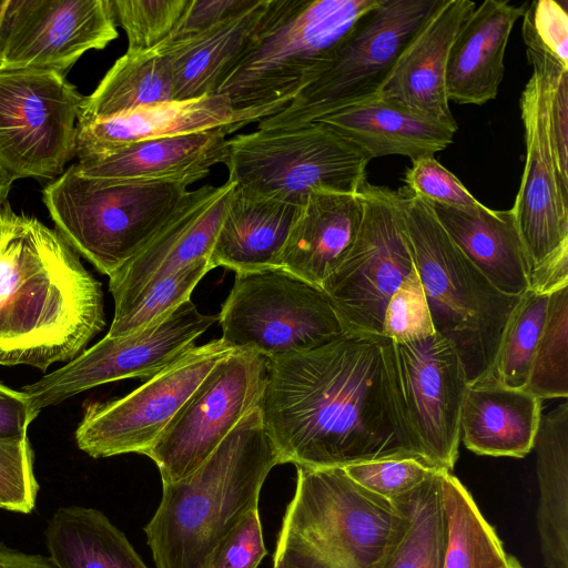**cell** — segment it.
Here are the masks:
<instances>
[{
	"label": "cell",
	"instance_id": "obj_21",
	"mask_svg": "<svg viewBox=\"0 0 568 568\" xmlns=\"http://www.w3.org/2000/svg\"><path fill=\"white\" fill-rule=\"evenodd\" d=\"M246 125L221 94L172 100L110 119L78 121L74 155L81 160L111 154L133 143L181 134Z\"/></svg>",
	"mask_w": 568,
	"mask_h": 568
},
{
	"label": "cell",
	"instance_id": "obj_38",
	"mask_svg": "<svg viewBox=\"0 0 568 568\" xmlns=\"http://www.w3.org/2000/svg\"><path fill=\"white\" fill-rule=\"evenodd\" d=\"M128 37L130 53L155 51L174 30L189 0L112 1Z\"/></svg>",
	"mask_w": 568,
	"mask_h": 568
},
{
	"label": "cell",
	"instance_id": "obj_7",
	"mask_svg": "<svg viewBox=\"0 0 568 568\" xmlns=\"http://www.w3.org/2000/svg\"><path fill=\"white\" fill-rule=\"evenodd\" d=\"M190 184L89 178L72 164L43 190V201L62 239L110 276L163 226Z\"/></svg>",
	"mask_w": 568,
	"mask_h": 568
},
{
	"label": "cell",
	"instance_id": "obj_22",
	"mask_svg": "<svg viewBox=\"0 0 568 568\" xmlns=\"http://www.w3.org/2000/svg\"><path fill=\"white\" fill-rule=\"evenodd\" d=\"M362 219L358 192L312 191L297 209L278 268L321 288L352 247Z\"/></svg>",
	"mask_w": 568,
	"mask_h": 568
},
{
	"label": "cell",
	"instance_id": "obj_25",
	"mask_svg": "<svg viewBox=\"0 0 568 568\" xmlns=\"http://www.w3.org/2000/svg\"><path fill=\"white\" fill-rule=\"evenodd\" d=\"M322 122L359 148L371 160L404 155L413 161L445 150L455 131L379 97L343 108Z\"/></svg>",
	"mask_w": 568,
	"mask_h": 568
},
{
	"label": "cell",
	"instance_id": "obj_23",
	"mask_svg": "<svg viewBox=\"0 0 568 568\" xmlns=\"http://www.w3.org/2000/svg\"><path fill=\"white\" fill-rule=\"evenodd\" d=\"M527 6L507 0L476 6L449 49L445 75L448 101L481 105L497 97L508 39Z\"/></svg>",
	"mask_w": 568,
	"mask_h": 568
},
{
	"label": "cell",
	"instance_id": "obj_48",
	"mask_svg": "<svg viewBox=\"0 0 568 568\" xmlns=\"http://www.w3.org/2000/svg\"><path fill=\"white\" fill-rule=\"evenodd\" d=\"M14 179L0 164V205L7 202Z\"/></svg>",
	"mask_w": 568,
	"mask_h": 568
},
{
	"label": "cell",
	"instance_id": "obj_13",
	"mask_svg": "<svg viewBox=\"0 0 568 568\" xmlns=\"http://www.w3.org/2000/svg\"><path fill=\"white\" fill-rule=\"evenodd\" d=\"M84 97L54 71L0 69V164L16 180L60 176Z\"/></svg>",
	"mask_w": 568,
	"mask_h": 568
},
{
	"label": "cell",
	"instance_id": "obj_10",
	"mask_svg": "<svg viewBox=\"0 0 568 568\" xmlns=\"http://www.w3.org/2000/svg\"><path fill=\"white\" fill-rule=\"evenodd\" d=\"M219 322L224 342L267 359L318 348L345 333L323 290L281 268L237 273Z\"/></svg>",
	"mask_w": 568,
	"mask_h": 568
},
{
	"label": "cell",
	"instance_id": "obj_14",
	"mask_svg": "<svg viewBox=\"0 0 568 568\" xmlns=\"http://www.w3.org/2000/svg\"><path fill=\"white\" fill-rule=\"evenodd\" d=\"M267 383V358L236 349L210 371L145 456L162 484L193 473L253 409Z\"/></svg>",
	"mask_w": 568,
	"mask_h": 568
},
{
	"label": "cell",
	"instance_id": "obj_2",
	"mask_svg": "<svg viewBox=\"0 0 568 568\" xmlns=\"http://www.w3.org/2000/svg\"><path fill=\"white\" fill-rule=\"evenodd\" d=\"M105 326L102 285L57 232L0 212V365L70 362Z\"/></svg>",
	"mask_w": 568,
	"mask_h": 568
},
{
	"label": "cell",
	"instance_id": "obj_16",
	"mask_svg": "<svg viewBox=\"0 0 568 568\" xmlns=\"http://www.w3.org/2000/svg\"><path fill=\"white\" fill-rule=\"evenodd\" d=\"M216 317L201 313L190 300L146 328L121 337L104 336L72 361L26 385L34 410L57 405L95 386L150 378L193 348Z\"/></svg>",
	"mask_w": 568,
	"mask_h": 568
},
{
	"label": "cell",
	"instance_id": "obj_50",
	"mask_svg": "<svg viewBox=\"0 0 568 568\" xmlns=\"http://www.w3.org/2000/svg\"><path fill=\"white\" fill-rule=\"evenodd\" d=\"M2 3H3V0H0V9H1V7H2Z\"/></svg>",
	"mask_w": 568,
	"mask_h": 568
},
{
	"label": "cell",
	"instance_id": "obj_35",
	"mask_svg": "<svg viewBox=\"0 0 568 568\" xmlns=\"http://www.w3.org/2000/svg\"><path fill=\"white\" fill-rule=\"evenodd\" d=\"M549 294L525 291L504 327L490 367L474 383L524 389L541 336Z\"/></svg>",
	"mask_w": 568,
	"mask_h": 568
},
{
	"label": "cell",
	"instance_id": "obj_3",
	"mask_svg": "<svg viewBox=\"0 0 568 568\" xmlns=\"http://www.w3.org/2000/svg\"><path fill=\"white\" fill-rule=\"evenodd\" d=\"M260 408L247 414L190 475L162 484L158 509L144 527L156 568H210L221 545L280 465Z\"/></svg>",
	"mask_w": 568,
	"mask_h": 568
},
{
	"label": "cell",
	"instance_id": "obj_39",
	"mask_svg": "<svg viewBox=\"0 0 568 568\" xmlns=\"http://www.w3.org/2000/svg\"><path fill=\"white\" fill-rule=\"evenodd\" d=\"M438 469L419 458H392L344 467L359 486L389 500L408 494Z\"/></svg>",
	"mask_w": 568,
	"mask_h": 568
},
{
	"label": "cell",
	"instance_id": "obj_9",
	"mask_svg": "<svg viewBox=\"0 0 568 568\" xmlns=\"http://www.w3.org/2000/svg\"><path fill=\"white\" fill-rule=\"evenodd\" d=\"M439 0H379L356 23L329 67L257 129H292L378 97L405 45Z\"/></svg>",
	"mask_w": 568,
	"mask_h": 568
},
{
	"label": "cell",
	"instance_id": "obj_47",
	"mask_svg": "<svg viewBox=\"0 0 568 568\" xmlns=\"http://www.w3.org/2000/svg\"><path fill=\"white\" fill-rule=\"evenodd\" d=\"M0 568H55L49 557L24 554L0 542Z\"/></svg>",
	"mask_w": 568,
	"mask_h": 568
},
{
	"label": "cell",
	"instance_id": "obj_8",
	"mask_svg": "<svg viewBox=\"0 0 568 568\" xmlns=\"http://www.w3.org/2000/svg\"><path fill=\"white\" fill-rule=\"evenodd\" d=\"M371 158L322 122L257 129L229 140V181L258 196L301 206L315 190L357 193Z\"/></svg>",
	"mask_w": 568,
	"mask_h": 568
},
{
	"label": "cell",
	"instance_id": "obj_43",
	"mask_svg": "<svg viewBox=\"0 0 568 568\" xmlns=\"http://www.w3.org/2000/svg\"><path fill=\"white\" fill-rule=\"evenodd\" d=\"M523 39L527 48L542 50L568 65V13L555 0L528 3L524 13Z\"/></svg>",
	"mask_w": 568,
	"mask_h": 568
},
{
	"label": "cell",
	"instance_id": "obj_45",
	"mask_svg": "<svg viewBox=\"0 0 568 568\" xmlns=\"http://www.w3.org/2000/svg\"><path fill=\"white\" fill-rule=\"evenodd\" d=\"M256 0H189L174 30L155 51L185 41L252 7Z\"/></svg>",
	"mask_w": 568,
	"mask_h": 568
},
{
	"label": "cell",
	"instance_id": "obj_37",
	"mask_svg": "<svg viewBox=\"0 0 568 568\" xmlns=\"http://www.w3.org/2000/svg\"><path fill=\"white\" fill-rule=\"evenodd\" d=\"M211 270L210 260H204L156 282L128 307L114 312L106 336H125L159 322L190 301L195 286Z\"/></svg>",
	"mask_w": 568,
	"mask_h": 568
},
{
	"label": "cell",
	"instance_id": "obj_32",
	"mask_svg": "<svg viewBox=\"0 0 568 568\" xmlns=\"http://www.w3.org/2000/svg\"><path fill=\"white\" fill-rule=\"evenodd\" d=\"M445 471L436 470L415 489L394 499L404 524L381 568H443L449 539L443 495Z\"/></svg>",
	"mask_w": 568,
	"mask_h": 568
},
{
	"label": "cell",
	"instance_id": "obj_36",
	"mask_svg": "<svg viewBox=\"0 0 568 568\" xmlns=\"http://www.w3.org/2000/svg\"><path fill=\"white\" fill-rule=\"evenodd\" d=\"M524 390L540 399L568 396V285L549 293L545 326Z\"/></svg>",
	"mask_w": 568,
	"mask_h": 568
},
{
	"label": "cell",
	"instance_id": "obj_34",
	"mask_svg": "<svg viewBox=\"0 0 568 568\" xmlns=\"http://www.w3.org/2000/svg\"><path fill=\"white\" fill-rule=\"evenodd\" d=\"M449 539L443 568H508L509 555L470 493L452 473L443 475Z\"/></svg>",
	"mask_w": 568,
	"mask_h": 568
},
{
	"label": "cell",
	"instance_id": "obj_31",
	"mask_svg": "<svg viewBox=\"0 0 568 568\" xmlns=\"http://www.w3.org/2000/svg\"><path fill=\"white\" fill-rule=\"evenodd\" d=\"M44 538L55 568H149L125 535L95 508L59 507Z\"/></svg>",
	"mask_w": 568,
	"mask_h": 568
},
{
	"label": "cell",
	"instance_id": "obj_46",
	"mask_svg": "<svg viewBox=\"0 0 568 568\" xmlns=\"http://www.w3.org/2000/svg\"><path fill=\"white\" fill-rule=\"evenodd\" d=\"M38 414L26 393L0 383V439L28 437V427Z\"/></svg>",
	"mask_w": 568,
	"mask_h": 568
},
{
	"label": "cell",
	"instance_id": "obj_24",
	"mask_svg": "<svg viewBox=\"0 0 568 568\" xmlns=\"http://www.w3.org/2000/svg\"><path fill=\"white\" fill-rule=\"evenodd\" d=\"M221 128L161 139L144 140L111 154L81 159L75 170L89 178L122 181H187L204 179L212 166L229 155L226 135Z\"/></svg>",
	"mask_w": 568,
	"mask_h": 568
},
{
	"label": "cell",
	"instance_id": "obj_28",
	"mask_svg": "<svg viewBox=\"0 0 568 568\" xmlns=\"http://www.w3.org/2000/svg\"><path fill=\"white\" fill-rule=\"evenodd\" d=\"M541 399L524 389L468 384L460 409L465 446L478 454L523 458L532 448Z\"/></svg>",
	"mask_w": 568,
	"mask_h": 568
},
{
	"label": "cell",
	"instance_id": "obj_1",
	"mask_svg": "<svg viewBox=\"0 0 568 568\" xmlns=\"http://www.w3.org/2000/svg\"><path fill=\"white\" fill-rule=\"evenodd\" d=\"M258 408L282 464L428 463L406 416L394 341L383 335L344 333L318 348L268 358Z\"/></svg>",
	"mask_w": 568,
	"mask_h": 568
},
{
	"label": "cell",
	"instance_id": "obj_33",
	"mask_svg": "<svg viewBox=\"0 0 568 568\" xmlns=\"http://www.w3.org/2000/svg\"><path fill=\"white\" fill-rule=\"evenodd\" d=\"M172 100L173 79L168 57L156 51L126 52L84 98L78 121L110 119Z\"/></svg>",
	"mask_w": 568,
	"mask_h": 568
},
{
	"label": "cell",
	"instance_id": "obj_40",
	"mask_svg": "<svg viewBox=\"0 0 568 568\" xmlns=\"http://www.w3.org/2000/svg\"><path fill=\"white\" fill-rule=\"evenodd\" d=\"M38 490L29 438L0 439V508L29 514Z\"/></svg>",
	"mask_w": 568,
	"mask_h": 568
},
{
	"label": "cell",
	"instance_id": "obj_49",
	"mask_svg": "<svg viewBox=\"0 0 568 568\" xmlns=\"http://www.w3.org/2000/svg\"><path fill=\"white\" fill-rule=\"evenodd\" d=\"M508 568H524V567L521 566V564L518 561L517 558H515L514 556L509 555Z\"/></svg>",
	"mask_w": 568,
	"mask_h": 568
},
{
	"label": "cell",
	"instance_id": "obj_18",
	"mask_svg": "<svg viewBox=\"0 0 568 568\" xmlns=\"http://www.w3.org/2000/svg\"><path fill=\"white\" fill-rule=\"evenodd\" d=\"M402 399L425 459L452 471L460 442V409L468 385L454 346L436 332L395 343Z\"/></svg>",
	"mask_w": 568,
	"mask_h": 568
},
{
	"label": "cell",
	"instance_id": "obj_44",
	"mask_svg": "<svg viewBox=\"0 0 568 568\" xmlns=\"http://www.w3.org/2000/svg\"><path fill=\"white\" fill-rule=\"evenodd\" d=\"M266 552L258 508H254L221 545L210 568H257Z\"/></svg>",
	"mask_w": 568,
	"mask_h": 568
},
{
	"label": "cell",
	"instance_id": "obj_20",
	"mask_svg": "<svg viewBox=\"0 0 568 568\" xmlns=\"http://www.w3.org/2000/svg\"><path fill=\"white\" fill-rule=\"evenodd\" d=\"M476 6L470 0H439L403 49L378 97L456 132L446 93V64L457 33Z\"/></svg>",
	"mask_w": 568,
	"mask_h": 568
},
{
	"label": "cell",
	"instance_id": "obj_17",
	"mask_svg": "<svg viewBox=\"0 0 568 568\" xmlns=\"http://www.w3.org/2000/svg\"><path fill=\"white\" fill-rule=\"evenodd\" d=\"M110 0H3L0 69L62 73L118 37Z\"/></svg>",
	"mask_w": 568,
	"mask_h": 568
},
{
	"label": "cell",
	"instance_id": "obj_41",
	"mask_svg": "<svg viewBox=\"0 0 568 568\" xmlns=\"http://www.w3.org/2000/svg\"><path fill=\"white\" fill-rule=\"evenodd\" d=\"M434 333L425 294L414 266L386 306L382 335L395 343H403Z\"/></svg>",
	"mask_w": 568,
	"mask_h": 568
},
{
	"label": "cell",
	"instance_id": "obj_11",
	"mask_svg": "<svg viewBox=\"0 0 568 568\" xmlns=\"http://www.w3.org/2000/svg\"><path fill=\"white\" fill-rule=\"evenodd\" d=\"M519 106L526 162L510 210L528 264V290L549 294L568 285V184L552 155L545 83L534 72Z\"/></svg>",
	"mask_w": 568,
	"mask_h": 568
},
{
	"label": "cell",
	"instance_id": "obj_12",
	"mask_svg": "<svg viewBox=\"0 0 568 568\" xmlns=\"http://www.w3.org/2000/svg\"><path fill=\"white\" fill-rule=\"evenodd\" d=\"M358 195L363 219L356 239L321 288L345 333L382 335L386 306L414 263L397 191L366 180Z\"/></svg>",
	"mask_w": 568,
	"mask_h": 568
},
{
	"label": "cell",
	"instance_id": "obj_30",
	"mask_svg": "<svg viewBox=\"0 0 568 568\" xmlns=\"http://www.w3.org/2000/svg\"><path fill=\"white\" fill-rule=\"evenodd\" d=\"M537 527L547 568H568V403L541 416L535 437Z\"/></svg>",
	"mask_w": 568,
	"mask_h": 568
},
{
	"label": "cell",
	"instance_id": "obj_42",
	"mask_svg": "<svg viewBox=\"0 0 568 568\" xmlns=\"http://www.w3.org/2000/svg\"><path fill=\"white\" fill-rule=\"evenodd\" d=\"M404 182L409 192L429 203L467 212H476L485 206L435 156L413 161Z\"/></svg>",
	"mask_w": 568,
	"mask_h": 568
},
{
	"label": "cell",
	"instance_id": "obj_29",
	"mask_svg": "<svg viewBox=\"0 0 568 568\" xmlns=\"http://www.w3.org/2000/svg\"><path fill=\"white\" fill-rule=\"evenodd\" d=\"M429 204L448 236L498 291L519 296L528 290V264L510 209L485 205L467 212Z\"/></svg>",
	"mask_w": 568,
	"mask_h": 568
},
{
	"label": "cell",
	"instance_id": "obj_51",
	"mask_svg": "<svg viewBox=\"0 0 568 568\" xmlns=\"http://www.w3.org/2000/svg\"><path fill=\"white\" fill-rule=\"evenodd\" d=\"M6 203V202H4ZM2 205V204H1ZM1 205H0V212H1Z\"/></svg>",
	"mask_w": 568,
	"mask_h": 568
},
{
	"label": "cell",
	"instance_id": "obj_5",
	"mask_svg": "<svg viewBox=\"0 0 568 568\" xmlns=\"http://www.w3.org/2000/svg\"><path fill=\"white\" fill-rule=\"evenodd\" d=\"M296 470L273 568H381L404 524L397 504L363 488L344 468Z\"/></svg>",
	"mask_w": 568,
	"mask_h": 568
},
{
	"label": "cell",
	"instance_id": "obj_6",
	"mask_svg": "<svg viewBox=\"0 0 568 568\" xmlns=\"http://www.w3.org/2000/svg\"><path fill=\"white\" fill-rule=\"evenodd\" d=\"M397 193L433 327L454 346L471 384L493 364L520 295L504 294L488 281L448 236L427 201L406 187Z\"/></svg>",
	"mask_w": 568,
	"mask_h": 568
},
{
	"label": "cell",
	"instance_id": "obj_19",
	"mask_svg": "<svg viewBox=\"0 0 568 568\" xmlns=\"http://www.w3.org/2000/svg\"><path fill=\"white\" fill-rule=\"evenodd\" d=\"M233 190L227 180L220 186L187 192L146 245L109 276L114 312L128 307L162 278L210 260Z\"/></svg>",
	"mask_w": 568,
	"mask_h": 568
},
{
	"label": "cell",
	"instance_id": "obj_15",
	"mask_svg": "<svg viewBox=\"0 0 568 568\" xmlns=\"http://www.w3.org/2000/svg\"><path fill=\"white\" fill-rule=\"evenodd\" d=\"M236 349L222 338L194 346L125 396L88 404L78 447L93 458L145 455L216 363Z\"/></svg>",
	"mask_w": 568,
	"mask_h": 568
},
{
	"label": "cell",
	"instance_id": "obj_27",
	"mask_svg": "<svg viewBox=\"0 0 568 568\" xmlns=\"http://www.w3.org/2000/svg\"><path fill=\"white\" fill-rule=\"evenodd\" d=\"M268 0H256L248 9L210 30L156 51L168 57L173 100L213 95L225 75L254 42Z\"/></svg>",
	"mask_w": 568,
	"mask_h": 568
},
{
	"label": "cell",
	"instance_id": "obj_26",
	"mask_svg": "<svg viewBox=\"0 0 568 568\" xmlns=\"http://www.w3.org/2000/svg\"><path fill=\"white\" fill-rule=\"evenodd\" d=\"M297 209L234 185L210 256L212 267L235 274L278 268Z\"/></svg>",
	"mask_w": 568,
	"mask_h": 568
},
{
	"label": "cell",
	"instance_id": "obj_4",
	"mask_svg": "<svg viewBox=\"0 0 568 568\" xmlns=\"http://www.w3.org/2000/svg\"><path fill=\"white\" fill-rule=\"evenodd\" d=\"M379 0H268L261 29L215 94L246 124L290 104L332 63L361 18Z\"/></svg>",
	"mask_w": 568,
	"mask_h": 568
}]
</instances>
